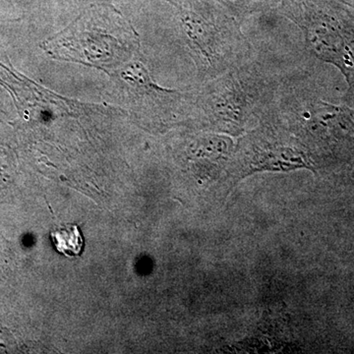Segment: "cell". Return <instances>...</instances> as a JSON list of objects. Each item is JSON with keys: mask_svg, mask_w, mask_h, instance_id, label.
Here are the masks:
<instances>
[{"mask_svg": "<svg viewBox=\"0 0 354 354\" xmlns=\"http://www.w3.org/2000/svg\"><path fill=\"white\" fill-rule=\"evenodd\" d=\"M265 120L285 128L304 147L317 171L354 158V108L316 97L298 84H279Z\"/></svg>", "mask_w": 354, "mask_h": 354, "instance_id": "6da1fadb", "label": "cell"}, {"mask_svg": "<svg viewBox=\"0 0 354 354\" xmlns=\"http://www.w3.org/2000/svg\"><path fill=\"white\" fill-rule=\"evenodd\" d=\"M279 84L253 60L227 70L198 93L196 120L207 131L241 137L267 118Z\"/></svg>", "mask_w": 354, "mask_h": 354, "instance_id": "7a4b0ae2", "label": "cell"}, {"mask_svg": "<svg viewBox=\"0 0 354 354\" xmlns=\"http://www.w3.org/2000/svg\"><path fill=\"white\" fill-rule=\"evenodd\" d=\"M286 15L301 30L310 53L341 72L348 88L344 104L354 108V10L333 1L302 0Z\"/></svg>", "mask_w": 354, "mask_h": 354, "instance_id": "3957f363", "label": "cell"}, {"mask_svg": "<svg viewBox=\"0 0 354 354\" xmlns=\"http://www.w3.org/2000/svg\"><path fill=\"white\" fill-rule=\"evenodd\" d=\"M95 9L48 41L44 50L57 58L91 66H115L139 48L134 30L118 12Z\"/></svg>", "mask_w": 354, "mask_h": 354, "instance_id": "277c9868", "label": "cell"}, {"mask_svg": "<svg viewBox=\"0 0 354 354\" xmlns=\"http://www.w3.org/2000/svg\"><path fill=\"white\" fill-rule=\"evenodd\" d=\"M300 169L317 171L302 144L285 128L265 120L235 144L230 176L235 184L256 172Z\"/></svg>", "mask_w": 354, "mask_h": 354, "instance_id": "5b68a950", "label": "cell"}, {"mask_svg": "<svg viewBox=\"0 0 354 354\" xmlns=\"http://www.w3.org/2000/svg\"><path fill=\"white\" fill-rule=\"evenodd\" d=\"M51 241L58 252L66 257H77L82 253L84 237L77 225H66L51 230Z\"/></svg>", "mask_w": 354, "mask_h": 354, "instance_id": "8992f818", "label": "cell"}, {"mask_svg": "<svg viewBox=\"0 0 354 354\" xmlns=\"http://www.w3.org/2000/svg\"><path fill=\"white\" fill-rule=\"evenodd\" d=\"M225 3L230 4L235 9L234 17L239 21L242 19L247 13H250L256 4L269 3L270 0H223Z\"/></svg>", "mask_w": 354, "mask_h": 354, "instance_id": "52a82bcc", "label": "cell"}, {"mask_svg": "<svg viewBox=\"0 0 354 354\" xmlns=\"http://www.w3.org/2000/svg\"><path fill=\"white\" fill-rule=\"evenodd\" d=\"M342 180L354 187V158L342 167Z\"/></svg>", "mask_w": 354, "mask_h": 354, "instance_id": "ba28073f", "label": "cell"}]
</instances>
